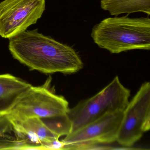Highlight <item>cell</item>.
<instances>
[{"mask_svg":"<svg viewBox=\"0 0 150 150\" xmlns=\"http://www.w3.org/2000/svg\"><path fill=\"white\" fill-rule=\"evenodd\" d=\"M8 49L14 59L30 70L46 74L75 73L84 65L72 47L45 35L38 29L9 39Z\"/></svg>","mask_w":150,"mask_h":150,"instance_id":"1","label":"cell"},{"mask_svg":"<svg viewBox=\"0 0 150 150\" xmlns=\"http://www.w3.org/2000/svg\"><path fill=\"white\" fill-rule=\"evenodd\" d=\"M91 36L100 48L113 54L132 50H149L150 19L128 16L106 18L94 26Z\"/></svg>","mask_w":150,"mask_h":150,"instance_id":"2","label":"cell"},{"mask_svg":"<svg viewBox=\"0 0 150 150\" xmlns=\"http://www.w3.org/2000/svg\"><path fill=\"white\" fill-rule=\"evenodd\" d=\"M8 118L15 137L21 144L20 150H64L65 144L59 139L68 135L71 129L67 114L45 119Z\"/></svg>","mask_w":150,"mask_h":150,"instance_id":"3","label":"cell"},{"mask_svg":"<svg viewBox=\"0 0 150 150\" xmlns=\"http://www.w3.org/2000/svg\"><path fill=\"white\" fill-rule=\"evenodd\" d=\"M130 96L129 89L116 76L96 94L69 108L67 116L71 125L70 133L108 113L124 111L129 101Z\"/></svg>","mask_w":150,"mask_h":150,"instance_id":"4","label":"cell"},{"mask_svg":"<svg viewBox=\"0 0 150 150\" xmlns=\"http://www.w3.org/2000/svg\"><path fill=\"white\" fill-rule=\"evenodd\" d=\"M51 81L50 78L42 86H32L7 114L8 117L15 119L30 117L45 119L66 115L69 109V103L64 96L52 91L50 88Z\"/></svg>","mask_w":150,"mask_h":150,"instance_id":"5","label":"cell"},{"mask_svg":"<svg viewBox=\"0 0 150 150\" xmlns=\"http://www.w3.org/2000/svg\"><path fill=\"white\" fill-rule=\"evenodd\" d=\"M150 129V83L147 81L124 110L116 141L124 147H132Z\"/></svg>","mask_w":150,"mask_h":150,"instance_id":"6","label":"cell"},{"mask_svg":"<svg viewBox=\"0 0 150 150\" xmlns=\"http://www.w3.org/2000/svg\"><path fill=\"white\" fill-rule=\"evenodd\" d=\"M123 111L108 113L69 133L62 140L64 150H86L116 141Z\"/></svg>","mask_w":150,"mask_h":150,"instance_id":"7","label":"cell"},{"mask_svg":"<svg viewBox=\"0 0 150 150\" xmlns=\"http://www.w3.org/2000/svg\"><path fill=\"white\" fill-rule=\"evenodd\" d=\"M45 10V0H4L0 2V36L13 38L36 24Z\"/></svg>","mask_w":150,"mask_h":150,"instance_id":"8","label":"cell"},{"mask_svg":"<svg viewBox=\"0 0 150 150\" xmlns=\"http://www.w3.org/2000/svg\"><path fill=\"white\" fill-rule=\"evenodd\" d=\"M31 84L10 74H0V115L9 113Z\"/></svg>","mask_w":150,"mask_h":150,"instance_id":"9","label":"cell"},{"mask_svg":"<svg viewBox=\"0 0 150 150\" xmlns=\"http://www.w3.org/2000/svg\"><path fill=\"white\" fill-rule=\"evenodd\" d=\"M100 6L112 16L137 12L150 15V0H101Z\"/></svg>","mask_w":150,"mask_h":150,"instance_id":"10","label":"cell"},{"mask_svg":"<svg viewBox=\"0 0 150 150\" xmlns=\"http://www.w3.org/2000/svg\"><path fill=\"white\" fill-rule=\"evenodd\" d=\"M20 142L9 134L0 136V150H20Z\"/></svg>","mask_w":150,"mask_h":150,"instance_id":"11","label":"cell"},{"mask_svg":"<svg viewBox=\"0 0 150 150\" xmlns=\"http://www.w3.org/2000/svg\"><path fill=\"white\" fill-rule=\"evenodd\" d=\"M12 132L13 127L7 115H0V136L8 135Z\"/></svg>","mask_w":150,"mask_h":150,"instance_id":"12","label":"cell"}]
</instances>
